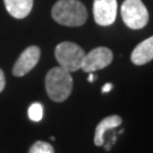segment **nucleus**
<instances>
[{"instance_id":"obj_1","label":"nucleus","mask_w":153,"mask_h":153,"mask_svg":"<svg viewBox=\"0 0 153 153\" xmlns=\"http://www.w3.org/2000/svg\"><path fill=\"white\" fill-rule=\"evenodd\" d=\"M52 18L65 26H81L88 19V10L79 0H59L51 10Z\"/></svg>"},{"instance_id":"obj_2","label":"nucleus","mask_w":153,"mask_h":153,"mask_svg":"<svg viewBox=\"0 0 153 153\" xmlns=\"http://www.w3.org/2000/svg\"><path fill=\"white\" fill-rule=\"evenodd\" d=\"M45 90L55 102H62L73 91V77L60 66L51 68L45 76Z\"/></svg>"},{"instance_id":"obj_3","label":"nucleus","mask_w":153,"mask_h":153,"mask_svg":"<svg viewBox=\"0 0 153 153\" xmlns=\"http://www.w3.org/2000/svg\"><path fill=\"white\" fill-rule=\"evenodd\" d=\"M84 56V50L78 44L69 41L59 43L55 50V57L59 66L69 73L81 69Z\"/></svg>"},{"instance_id":"obj_4","label":"nucleus","mask_w":153,"mask_h":153,"mask_svg":"<svg viewBox=\"0 0 153 153\" xmlns=\"http://www.w3.org/2000/svg\"><path fill=\"white\" fill-rule=\"evenodd\" d=\"M121 17L131 30H141L149 22V13L142 0H125L121 5Z\"/></svg>"},{"instance_id":"obj_5","label":"nucleus","mask_w":153,"mask_h":153,"mask_svg":"<svg viewBox=\"0 0 153 153\" xmlns=\"http://www.w3.org/2000/svg\"><path fill=\"white\" fill-rule=\"evenodd\" d=\"M112 59H114V53L109 48L98 47L91 50L88 53H85L81 69L86 73L100 71L109 66L112 62Z\"/></svg>"},{"instance_id":"obj_6","label":"nucleus","mask_w":153,"mask_h":153,"mask_svg":"<svg viewBox=\"0 0 153 153\" xmlns=\"http://www.w3.org/2000/svg\"><path fill=\"white\" fill-rule=\"evenodd\" d=\"M117 0H94L93 16L97 24L109 26L114 24L117 17Z\"/></svg>"},{"instance_id":"obj_7","label":"nucleus","mask_w":153,"mask_h":153,"mask_svg":"<svg viewBox=\"0 0 153 153\" xmlns=\"http://www.w3.org/2000/svg\"><path fill=\"white\" fill-rule=\"evenodd\" d=\"M41 56L40 48L36 45H31L22 52L19 58L14 65L13 74L17 77L26 75L28 71H31L36 66Z\"/></svg>"},{"instance_id":"obj_8","label":"nucleus","mask_w":153,"mask_h":153,"mask_svg":"<svg viewBox=\"0 0 153 153\" xmlns=\"http://www.w3.org/2000/svg\"><path fill=\"white\" fill-rule=\"evenodd\" d=\"M131 62L137 66L145 65L153 60V36L137 44L131 52Z\"/></svg>"},{"instance_id":"obj_9","label":"nucleus","mask_w":153,"mask_h":153,"mask_svg":"<svg viewBox=\"0 0 153 153\" xmlns=\"http://www.w3.org/2000/svg\"><path fill=\"white\" fill-rule=\"evenodd\" d=\"M123 119H121L120 116L112 115L105 117L104 119L100 121L97 126V129H95V135H94V144L97 146H102L104 144V135L105 133L110 129H114L116 127L121 125Z\"/></svg>"},{"instance_id":"obj_10","label":"nucleus","mask_w":153,"mask_h":153,"mask_svg":"<svg viewBox=\"0 0 153 153\" xmlns=\"http://www.w3.org/2000/svg\"><path fill=\"white\" fill-rule=\"evenodd\" d=\"M4 2L9 15L18 19L25 18L33 8V0H4Z\"/></svg>"},{"instance_id":"obj_11","label":"nucleus","mask_w":153,"mask_h":153,"mask_svg":"<svg viewBox=\"0 0 153 153\" xmlns=\"http://www.w3.org/2000/svg\"><path fill=\"white\" fill-rule=\"evenodd\" d=\"M27 114L28 118L32 121H35V123L40 121L43 118V107H42V104L39 103V102L32 103L28 108Z\"/></svg>"},{"instance_id":"obj_12","label":"nucleus","mask_w":153,"mask_h":153,"mask_svg":"<svg viewBox=\"0 0 153 153\" xmlns=\"http://www.w3.org/2000/svg\"><path fill=\"white\" fill-rule=\"evenodd\" d=\"M28 153H55V150L49 143L38 141L31 146Z\"/></svg>"},{"instance_id":"obj_13","label":"nucleus","mask_w":153,"mask_h":153,"mask_svg":"<svg viewBox=\"0 0 153 153\" xmlns=\"http://www.w3.org/2000/svg\"><path fill=\"white\" fill-rule=\"evenodd\" d=\"M5 85H6L5 74H4V71L0 69V93L4 91V88H5Z\"/></svg>"},{"instance_id":"obj_14","label":"nucleus","mask_w":153,"mask_h":153,"mask_svg":"<svg viewBox=\"0 0 153 153\" xmlns=\"http://www.w3.org/2000/svg\"><path fill=\"white\" fill-rule=\"evenodd\" d=\"M112 88H114V85L111 84V83H107V84H104L103 88H102V90H101V92L102 93H108L110 92L111 90H112Z\"/></svg>"},{"instance_id":"obj_15","label":"nucleus","mask_w":153,"mask_h":153,"mask_svg":"<svg viewBox=\"0 0 153 153\" xmlns=\"http://www.w3.org/2000/svg\"><path fill=\"white\" fill-rule=\"evenodd\" d=\"M90 75H88V82L90 83H92V82H94V79H95V76L93 75V73H88Z\"/></svg>"}]
</instances>
